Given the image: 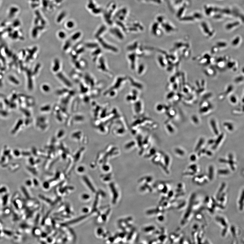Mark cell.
Listing matches in <instances>:
<instances>
[{"label":"cell","instance_id":"obj_21","mask_svg":"<svg viewBox=\"0 0 244 244\" xmlns=\"http://www.w3.org/2000/svg\"><path fill=\"white\" fill-rule=\"evenodd\" d=\"M188 203L185 200H182L178 205L177 209L179 210H182L188 205Z\"/></svg>","mask_w":244,"mask_h":244},{"label":"cell","instance_id":"obj_53","mask_svg":"<svg viewBox=\"0 0 244 244\" xmlns=\"http://www.w3.org/2000/svg\"><path fill=\"white\" fill-rule=\"evenodd\" d=\"M3 96V95L2 94H0V96Z\"/></svg>","mask_w":244,"mask_h":244},{"label":"cell","instance_id":"obj_1","mask_svg":"<svg viewBox=\"0 0 244 244\" xmlns=\"http://www.w3.org/2000/svg\"><path fill=\"white\" fill-rule=\"evenodd\" d=\"M196 198V194L194 193L192 194L188 203L187 209L180 223L182 226H184L187 225L192 217L195 211L194 204Z\"/></svg>","mask_w":244,"mask_h":244},{"label":"cell","instance_id":"obj_29","mask_svg":"<svg viewBox=\"0 0 244 244\" xmlns=\"http://www.w3.org/2000/svg\"><path fill=\"white\" fill-rule=\"evenodd\" d=\"M60 78H61V79L62 80V81H63L64 82V83H65L66 84V85H67L68 86H70L71 84H70V82L68 81V80L66 79V78L63 76L61 74H59L58 75Z\"/></svg>","mask_w":244,"mask_h":244},{"label":"cell","instance_id":"obj_39","mask_svg":"<svg viewBox=\"0 0 244 244\" xmlns=\"http://www.w3.org/2000/svg\"><path fill=\"white\" fill-rule=\"evenodd\" d=\"M104 27H102L97 32V33H96V37H98L99 36L100 34H101L102 33V32L104 30Z\"/></svg>","mask_w":244,"mask_h":244},{"label":"cell","instance_id":"obj_5","mask_svg":"<svg viewBox=\"0 0 244 244\" xmlns=\"http://www.w3.org/2000/svg\"><path fill=\"white\" fill-rule=\"evenodd\" d=\"M204 210H205V208L204 207H201L200 209L196 211V212L195 213L194 215V217L196 220L202 222L204 224V225H207V221H206L204 213L203 212V211Z\"/></svg>","mask_w":244,"mask_h":244},{"label":"cell","instance_id":"obj_14","mask_svg":"<svg viewBox=\"0 0 244 244\" xmlns=\"http://www.w3.org/2000/svg\"><path fill=\"white\" fill-rule=\"evenodd\" d=\"M128 58L131 61V68L132 70H134L135 68V63L136 60V55L135 54L133 53L128 56Z\"/></svg>","mask_w":244,"mask_h":244},{"label":"cell","instance_id":"obj_19","mask_svg":"<svg viewBox=\"0 0 244 244\" xmlns=\"http://www.w3.org/2000/svg\"><path fill=\"white\" fill-rule=\"evenodd\" d=\"M125 79H126V78H123V77H120V78H118L115 84V85L114 86H113V89H117L119 88L121 86L122 82H123V81L125 80Z\"/></svg>","mask_w":244,"mask_h":244},{"label":"cell","instance_id":"obj_52","mask_svg":"<svg viewBox=\"0 0 244 244\" xmlns=\"http://www.w3.org/2000/svg\"><path fill=\"white\" fill-rule=\"evenodd\" d=\"M231 101L233 103H235L236 102V99L235 97H232L231 99Z\"/></svg>","mask_w":244,"mask_h":244},{"label":"cell","instance_id":"obj_41","mask_svg":"<svg viewBox=\"0 0 244 244\" xmlns=\"http://www.w3.org/2000/svg\"><path fill=\"white\" fill-rule=\"evenodd\" d=\"M59 36L61 38H64L66 36L65 34L63 32H60L58 34Z\"/></svg>","mask_w":244,"mask_h":244},{"label":"cell","instance_id":"obj_16","mask_svg":"<svg viewBox=\"0 0 244 244\" xmlns=\"http://www.w3.org/2000/svg\"><path fill=\"white\" fill-rule=\"evenodd\" d=\"M188 169L191 170V171H189V172L193 173L195 176L196 175V174L198 173L199 172L198 167L196 164L190 165L188 167Z\"/></svg>","mask_w":244,"mask_h":244},{"label":"cell","instance_id":"obj_7","mask_svg":"<svg viewBox=\"0 0 244 244\" xmlns=\"http://www.w3.org/2000/svg\"><path fill=\"white\" fill-rule=\"evenodd\" d=\"M176 197L179 198L184 196L186 192V186L183 182H180L178 184L176 189Z\"/></svg>","mask_w":244,"mask_h":244},{"label":"cell","instance_id":"obj_15","mask_svg":"<svg viewBox=\"0 0 244 244\" xmlns=\"http://www.w3.org/2000/svg\"><path fill=\"white\" fill-rule=\"evenodd\" d=\"M211 181H212L214 177V168L212 165H211L208 168V173L207 175Z\"/></svg>","mask_w":244,"mask_h":244},{"label":"cell","instance_id":"obj_32","mask_svg":"<svg viewBox=\"0 0 244 244\" xmlns=\"http://www.w3.org/2000/svg\"><path fill=\"white\" fill-rule=\"evenodd\" d=\"M132 84L133 86L137 87L138 88L141 89L142 88V86L140 84L137 83V82H134V81H132Z\"/></svg>","mask_w":244,"mask_h":244},{"label":"cell","instance_id":"obj_34","mask_svg":"<svg viewBox=\"0 0 244 244\" xmlns=\"http://www.w3.org/2000/svg\"><path fill=\"white\" fill-rule=\"evenodd\" d=\"M9 79L11 81L13 82L14 84H19V82L16 79V78H14V77H13L12 76H11L9 77Z\"/></svg>","mask_w":244,"mask_h":244},{"label":"cell","instance_id":"obj_22","mask_svg":"<svg viewBox=\"0 0 244 244\" xmlns=\"http://www.w3.org/2000/svg\"><path fill=\"white\" fill-rule=\"evenodd\" d=\"M99 41L101 43L102 45L103 46L104 48H106V49H107L112 50V51H114V52H117V49H116L115 48L113 47H111V46H109L108 44H106L101 39H99Z\"/></svg>","mask_w":244,"mask_h":244},{"label":"cell","instance_id":"obj_31","mask_svg":"<svg viewBox=\"0 0 244 244\" xmlns=\"http://www.w3.org/2000/svg\"><path fill=\"white\" fill-rule=\"evenodd\" d=\"M66 13L64 12L62 13L57 18V21L58 23L60 22V21L63 19L65 17Z\"/></svg>","mask_w":244,"mask_h":244},{"label":"cell","instance_id":"obj_42","mask_svg":"<svg viewBox=\"0 0 244 244\" xmlns=\"http://www.w3.org/2000/svg\"><path fill=\"white\" fill-rule=\"evenodd\" d=\"M190 159L191 160V161H194L196 160V156L194 155V154H193V155H191V156H190Z\"/></svg>","mask_w":244,"mask_h":244},{"label":"cell","instance_id":"obj_17","mask_svg":"<svg viewBox=\"0 0 244 244\" xmlns=\"http://www.w3.org/2000/svg\"><path fill=\"white\" fill-rule=\"evenodd\" d=\"M223 133H222L220 135L218 136L217 139L215 141V144L214 145H213L212 148L213 149L215 150V149H216L218 145H219V143H221V141L222 139H223Z\"/></svg>","mask_w":244,"mask_h":244},{"label":"cell","instance_id":"obj_13","mask_svg":"<svg viewBox=\"0 0 244 244\" xmlns=\"http://www.w3.org/2000/svg\"><path fill=\"white\" fill-rule=\"evenodd\" d=\"M227 186V184H226L225 183L223 182L221 184L219 188L218 191L217 192L216 197H215V198H217V197L221 194L222 193H223L225 192L226 191Z\"/></svg>","mask_w":244,"mask_h":244},{"label":"cell","instance_id":"obj_3","mask_svg":"<svg viewBox=\"0 0 244 244\" xmlns=\"http://www.w3.org/2000/svg\"><path fill=\"white\" fill-rule=\"evenodd\" d=\"M216 222L221 228V235L222 237H225L229 229L228 220L225 217L222 215H217L215 218Z\"/></svg>","mask_w":244,"mask_h":244},{"label":"cell","instance_id":"obj_44","mask_svg":"<svg viewBox=\"0 0 244 244\" xmlns=\"http://www.w3.org/2000/svg\"><path fill=\"white\" fill-rule=\"evenodd\" d=\"M88 7L90 9H94L95 8V6L94 4H93L92 1H91L90 3H89V4L88 5Z\"/></svg>","mask_w":244,"mask_h":244},{"label":"cell","instance_id":"obj_28","mask_svg":"<svg viewBox=\"0 0 244 244\" xmlns=\"http://www.w3.org/2000/svg\"><path fill=\"white\" fill-rule=\"evenodd\" d=\"M158 60L159 63L160 64L161 67H164L166 65H165V64L164 62V59L163 58V57L159 56L158 57Z\"/></svg>","mask_w":244,"mask_h":244},{"label":"cell","instance_id":"obj_24","mask_svg":"<svg viewBox=\"0 0 244 244\" xmlns=\"http://www.w3.org/2000/svg\"><path fill=\"white\" fill-rule=\"evenodd\" d=\"M204 141V139H203V138H201L200 139V140L198 142L196 145V147L195 149V151H197L200 150L201 147H202V145L203 144Z\"/></svg>","mask_w":244,"mask_h":244},{"label":"cell","instance_id":"obj_35","mask_svg":"<svg viewBox=\"0 0 244 244\" xmlns=\"http://www.w3.org/2000/svg\"><path fill=\"white\" fill-rule=\"evenodd\" d=\"M81 34L80 32H78L76 34H75L72 37V39L73 40H76V39L78 38L80 36Z\"/></svg>","mask_w":244,"mask_h":244},{"label":"cell","instance_id":"obj_49","mask_svg":"<svg viewBox=\"0 0 244 244\" xmlns=\"http://www.w3.org/2000/svg\"><path fill=\"white\" fill-rule=\"evenodd\" d=\"M39 67H40V65H39V64H37V65L36 66V67L34 70V74H36V73L37 72L38 70Z\"/></svg>","mask_w":244,"mask_h":244},{"label":"cell","instance_id":"obj_25","mask_svg":"<svg viewBox=\"0 0 244 244\" xmlns=\"http://www.w3.org/2000/svg\"><path fill=\"white\" fill-rule=\"evenodd\" d=\"M241 40V38L239 36H237L233 39L232 42V44L233 46L237 45L239 44L240 40Z\"/></svg>","mask_w":244,"mask_h":244},{"label":"cell","instance_id":"obj_6","mask_svg":"<svg viewBox=\"0 0 244 244\" xmlns=\"http://www.w3.org/2000/svg\"><path fill=\"white\" fill-rule=\"evenodd\" d=\"M205 225H203L200 227L196 237V243H203L205 234Z\"/></svg>","mask_w":244,"mask_h":244},{"label":"cell","instance_id":"obj_40","mask_svg":"<svg viewBox=\"0 0 244 244\" xmlns=\"http://www.w3.org/2000/svg\"><path fill=\"white\" fill-rule=\"evenodd\" d=\"M209 110V109L207 107H202L200 110V112L202 113H206Z\"/></svg>","mask_w":244,"mask_h":244},{"label":"cell","instance_id":"obj_26","mask_svg":"<svg viewBox=\"0 0 244 244\" xmlns=\"http://www.w3.org/2000/svg\"><path fill=\"white\" fill-rule=\"evenodd\" d=\"M224 126L227 127L229 131H232L234 129V126L232 123L229 122H225L223 124Z\"/></svg>","mask_w":244,"mask_h":244},{"label":"cell","instance_id":"obj_50","mask_svg":"<svg viewBox=\"0 0 244 244\" xmlns=\"http://www.w3.org/2000/svg\"><path fill=\"white\" fill-rule=\"evenodd\" d=\"M207 154V155L208 156H212V153L211 151H207L206 150V153Z\"/></svg>","mask_w":244,"mask_h":244},{"label":"cell","instance_id":"obj_11","mask_svg":"<svg viewBox=\"0 0 244 244\" xmlns=\"http://www.w3.org/2000/svg\"><path fill=\"white\" fill-rule=\"evenodd\" d=\"M244 189L242 190L238 200L237 204L238 209L240 211H243L244 210Z\"/></svg>","mask_w":244,"mask_h":244},{"label":"cell","instance_id":"obj_51","mask_svg":"<svg viewBox=\"0 0 244 244\" xmlns=\"http://www.w3.org/2000/svg\"><path fill=\"white\" fill-rule=\"evenodd\" d=\"M215 141L213 140V139H210V140L208 142V144L211 145L213 144V143H215Z\"/></svg>","mask_w":244,"mask_h":244},{"label":"cell","instance_id":"obj_9","mask_svg":"<svg viewBox=\"0 0 244 244\" xmlns=\"http://www.w3.org/2000/svg\"><path fill=\"white\" fill-rule=\"evenodd\" d=\"M229 230L230 231L231 235L233 238L236 240L239 237L241 234V231L238 227L232 225L229 227Z\"/></svg>","mask_w":244,"mask_h":244},{"label":"cell","instance_id":"obj_23","mask_svg":"<svg viewBox=\"0 0 244 244\" xmlns=\"http://www.w3.org/2000/svg\"><path fill=\"white\" fill-rule=\"evenodd\" d=\"M218 173L220 175L226 176L229 174L230 173L229 170L227 169H221L218 170Z\"/></svg>","mask_w":244,"mask_h":244},{"label":"cell","instance_id":"obj_30","mask_svg":"<svg viewBox=\"0 0 244 244\" xmlns=\"http://www.w3.org/2000/svg\"><path fill=\"white\" fill-rule=\"evenodd\" d=\"M175 151L177 154H178L179 155L181 156H184L185 154L184 152V151L182 150H181V149L179 148H177L176 149Z\"/></svg>","mask_w":244,"mask_h":244},{"label":"cell","instance_id":"obj_38","mask_svg":"<svg viewBox=\"0 0 244 244\" xmlns=\"http://www.w3.org/2000/svg\"><path fill=\"white\" fill-rule=\"evenodd\" d=\"M67 26L68 28H72L74 26V24L72 21H69L67 23Z\"/></svg>","mask_w":244,"mask_h":244},{"label":"cell","instance_id":"obj_36","mask_svg":"<svg viewBox=\"0 0 244 244\" xmlns=\"http://www.w3.org/2000/svg\"><path fill=\"white\" fill-rule=\"evenodd\" d=\"M59 68V63L58 60H56L55 62V66L54 68V71H57L58 70Z\"/></svg>","mask_w":244,"mask_h":244},{"label":"cell","instance_id":"obj_33","mask_svg":"<svg viewBox=\"0 0 244 244\" xmlns=\"http://www.w3.org/2000/svg\"><path fill=\"white\" fill-rule=\"evenodd\" d=\"M145 69V66L143 64H141L139 65V68H138V73L141 74L144 70Z\"/></svg>","mask_w":244,"mask_h":244},{"label":"cell","instance_id":"obj_27","mask_svg":"<svg viewBox=\"0 0 244 244\" xmlns=\"http://www.w3.org/2000/svg\"><path fill=\"white\" fill-rule=\"evenodd\" d=\"M28 74L29 78V88L30 89H32V82L30 72L29 71Z\"/></svg>","mask_w":244,"mask_h":244},{"label":"cell","instance_id":"obj_18","mask_svg":"<svg viewBox=\"0 0 244 244\" xmlns=\"http://www.w3.org/2000/svg\"><path fill=\"white\" fill-rule=\"evenodd\" d=\"M210 125L213 129V132L216 135H218L219 134V131L217 128L216 122L215 120L213 119H211L210 122Z\"/></svg>","mask_w":244,"mask_h":244},{"label":"cell","instance_id":"obj_47","mask_svg":"<svg viewBox=\"0 0 244 244\" xmlns=\"http://www.w3.org/2000/svg\"><path fill=\"white\" fill-rule=\"evenodd\" d=\"M227 160L223 158H220L219 159L220 162L222 163H224V164H227Z\"/></svg>","mask_w":244,"mask_h":244},{"label":"cell","instance_id":"obj_2","mask_svg":"<svg viewBox=\"0 0 244 244\" xmlns=\"http://www.w3.org/2000/svg\"><path fill=\"white\" fill-rule=\"evenodd\" d=\"M204 207L212 214L215 213L218 209V204L215 198L212 196H206L204 201Z\"/></svg>","mask_w":244,"mask_h":244},{"label":"cell","instance_id":"obj_20","mask_svg":"<svg viewBox=\"0 0 244 244\" xmlns=\"http://www.w3.org/2000/svg\"><path fill=\"white\" fill-rule=\"evenodd\" d=\"M192 16L195 20H200L202 19L203 16L201 13L199 12H195L193 14Z\"/></svg>","mask_w":244,"mask_h":244},{"label":"cell","instance_id":"obj_12","mask_svg":"<svg viewBox=\"0 0 244 244\" xmlns=\"http://www.w3.org/2000/svg\"><path fill=\"white\" fill-rule=\"evenodd\" d=\"M241 23L238 21H232V22L227 23L225 25V28L227 30H231L234 29L237 27L239 26Z\"/></svg>","mask_w":244,"mask_h":244},{"label":"cell","instance_id":"obj_48","mask_svg":"<svg viewBox=\"0 0 244 244\" xmlns=\"http://www.w3.org/2000/svg\"><path fill=\"white\" fill-rule=\"evenodd\" d=\"M100 10L99 9H93V12L94 13H98L100 12Z\"/></svg>","mask_w":244,"mask_h":244},{"label":"cell","instance_id":"obj_8","mask_svg":"<svg viewBox=\"0 0 244 244\" xmlns=\"http://www.w3.org/2000/svg\"><path fill=\"white\" fill-rule=\"evenodd\" d=\"M201 27L205 35H207L208 36H212L214 33V30L211 27L208 25L206 21H202V23Z\"/></svg>","mask_w":244,"mask_h":244},{"label":"cell","instance_id":"obj_43","mask_svg":"<svg viewBox=\"0 0 244 244\" xmlns=\"http://www.w3.org/2000/svg\"><path fill=\"white\" fill-rule=\"evenodd\" d=\"M86 46L89 48H94L96 47L97 45L94 44H87Z\"/></svg>","mask_w":244,"mask_h":244},{"label":"cell","instance_id":"obj_10","mask_svg":"<svg viewBox=\"0 0 244 244\" xmlns=\"http://www.w3.org/2000/svg\"><path fill=\"white\" fill-rule=\"evenodd\" d=\"M201 226L198 224H195L193 226L192 229L191 236L192 239L194 243H196V237L197 233Z\"/></svg>","mask_w":244,"mask_h":244},{"label":"cell","instance_id":"obj_46","mask_svg":"<svg viewBox=\"0 0 244 244\" xmlns=\"http://www.w3.org/2000/svg\"><path fill=\"white\" fill-rule=\"evenodd\" d=\"M167 128L168 129V130L170 132L173 133L174 132V129L172 128V127L169 125H168L167 126Z\"/></svg>","mask_w":244,"mask_h":244},{"label":"cell","instance_id":"obj_37","mask_svg":"<svg viewBox=\"0 0 244 244\" xmlns=\"http://www.w3.org/2000/svg\"><path fill=\"white\" fill-rule=\"evenodd\" d=\"M192 119L194 123L196 124L198 123H199V120L198 118H197L196 116L195 115L193 116L192 117Z\"/></svg>","mask_w":244,"mask_h":244},{"label":"cell","instance_id":"obj_4","mask_svg":"<svg viewBox=\"0 0 244 244\" xmlns=\"http://www.w3.org/2000/svg\"><path fill=\"white\" fill-rule=\"evenodd\" d=\"M192 182L194 184L197 186H202L209 184L211 181L208 175L201 174L193 176Z\"/></svg>","mask_w":244,"mask_h":244},{"label":"cell","instance_id":"obj_45","mask_svg":"<svg viewBox=\"0 0 244 244\" xmlns=\"http://www.w3.org/2000/svg\"><path fill=\"white\" fill-rule=\"evenodd\" d=\"M42 88L44 91H48L49 90V87L47 85H44L42 86Z\"/></svg>","mask_w":244,"mask_h":244}]
</instances>
